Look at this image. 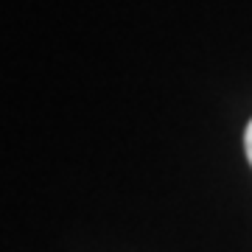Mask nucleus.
<instances>
[{"label":"nucleus","instance_id":"f257e3e1","mask_svg":"<svg viewBox=\"0 0 252 252\" xmlns=\"http://www.w3.org/2000/svg\"><path fill=\"white\" fill-rule=\"evenodd\" d=\"M244 149H247V160H250V165H252V121H250V126H247V132H244Z\"/></svg>","mask_w":252,"mask_h":252}]
</instances>
